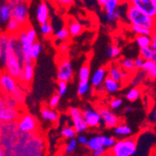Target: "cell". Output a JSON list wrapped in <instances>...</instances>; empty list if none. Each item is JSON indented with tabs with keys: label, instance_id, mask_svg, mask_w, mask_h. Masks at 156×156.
Masks as SVG:
<instances>
[{
	"label": "cell",
	"instance_id": "obj_56",
	"mask_svg": "<svg viewBox=\"0 0 156 156\" xmlns=\"http://www.w3.org/2000/svg\"><path fill=\"white\" fill-rule=\"evenodd\" d=\"M2 3H4V0H0V5H1Z\"/></svg>",
	"mask_w": 156,
	"mask_h": 156
},
{
	"label": "cell",
	"instance_id": "obj_2",
	"mask_svg": "<svg viewBox=\"0 0 156 156\" xmlns=\"http://www.w3.org/2000/svg\"><path fill=\"white\" fill-rule=\"evenodd\" d=\"M126 18L132 25H137L155 30V18L147 15L146 13L131 5H128L126 9Z\"/></svg>",
	"mask_w": 156,
	"mask_h": 156
},
{
	"label": "cell",
	"instance_id": "obj_52",
	"mask_svg": "<svg viewBox=\"0 0 156 156\" xmlns=\"http://www.w3.org/2000/svg\"><path fill=\"white\" fill-rule=\"evenodd\" d=\"M125 110H126L127 112H132V111H134V108L131 107V106H128V107H126Z\"/></svg>",
	"mask_w": 156,
	"mask_h": 156
},
{
	"label": "cell",
	"instance_id": "obj_58",
	"mask_svg": "<svg viewBox=\"0 0 156 156\" xmlns=\"http://www.w3.org/2000/svg\"><path fill=\"white\" fill-rule=\"evenodd\" d=\"M86 156H93L92 154H89V155H86Z\"/></svg>",
	"mask_w": 156,
	"mask_h": 156
},
{
	"label": "cell",
	"instance_id": "obj_17",
	"mask_svg": "<svg viewBox=\"0 0 156 156\" xmlns=\"http://www.w3.org/2000/svg\"><path fill=\"white\" fill-rule=\"evenodd\" d=\"M36 15H37V21L38 22L39 24L49 22L50 9H49V6L47 2L42 1L38 4L37 8V11H36Z\"/></svg>",
	"mask_w": 156,
	"mask_h": 156
},
{
	"label": "cell",
	"instance_id": "obj_48",
	"mask_svg": "<svg viewBox=\"0 0 156 156\" xmlns=\"http://www.w3.org/2000/svg\"><path fill=\"white\" fill-rule=\"evenodd\" d=\"M88 138L85 136H83V135H80L78 137H77V142L78 143H80V144H81V145H84V146H87V144H88Z\"/></svg>",
	"mask_w": 156,
	"mask_h": 156
},
{
	"label": "cell",
	"instance_id": "obj_4",
	"mask_svg": "<svg viewBox=\"0 0 156 156\" xmlns=\"http://www.w3.org/2000/svg\"><path fill=\"white\" fill-rule=\"evenodd\" d=\"M11 7V18L15 19L22 27L26 25L29 20L27 0H7Z\"/></svg>",
	"mask_w": 156,
	"mask_h": 156
},
{
	"label": "cell",
	"instance_id": "obj_19",
	"mask_svg": "<svg viewBox=\"0 0 156 156\" xmlns=\"http://www.w3.org/2000/svg\"><path fill=\"white\" fill-rule=\"evenodd\" d=\"M121 2L119 0H107L102 5L104 11L106 12V19L108 22H112V14L120 7Z\"/></svg>",
	"mask_w": 156,
	"mask_h": 156
},
{
	"label": "cell",
	"instance_id": "obj_29",
	"mask_svg": "<svg viewBox=\"0 0 156 156\" xmlns=\"http://www.w3.org/2000/svg\"><path fill=\"white\" fill-rule=\"evenodd\" d=\"M79 81H87L91 76V67L88 63L83 64L79 70Z\"/></svg>",
	"mask_w": 156,
	"mask_h": 156
},
{
	"label": "cell",
	"instance_id": "obj_35",
	"mask_svg": "<svg viewBox=\"0 0 156 156\" xmlns=\"http://www.w3.org/2000/svg\"><path fill=\"white\" fill-rule=\"evenodd\" d=\"M131 31L136 36H141V35L151 36L153 32H155V30H151V29H149V28L141 27L137 25H132V24H131Z\"/></svg>",
	"mask_w": 156,
	"mask_h": 156
},
{
	"label": "cell",
	"instance_id": "obj_39",
	"mask_svg": "<svg viewBox=\"0 0 156 156\" xmlns=\"http://www.w3.org/2000/svg\"><path fill=\"white\" fill-rule=\"evenodd\" d=\"M76 134L77 133H76V131H75L73 126H66L65 128H63L62 131H61V135L64 137L67 138V139L75 137L76 136Z\"/></svg>",
	"mask_w": 156,
	"mask_h": 156
},
{
	"label": "cell",
	"instance_id": "obj_43",
	"mask_svg": "<svg viewBox=\"0 0 156 156\" xmlns=\"http://www.w3.org/2000/svg\"><path fill=\"white\" fill-rule=\"evenodd\" d=\"M123 104V100L122 98H119V97H116V98H113L112 100L109 102V108L110 109H118L120 108Z\"/></svg>",
	"mask_w": 156,
	"mask_h": 156
},
{
	"label": "cell",
	"instance_id": "obj_50",
	"mask_svg": "<svg viewBox=\"0 0 156 156\" xmlns=\"http://www.w3.org/2000/svg\"><path fill=\"white\" fill-rule=\"evenodd\" d=\"M151 47L156 50V33L155 32H153L151 35Z\"/></svg>",
	"mask_w": 156,
	"mask_h": 156
},
{
	"label": "cell",
	"instance_id": "obj_40",
	"mask_svg": "<svg viewBox=\"0 0 156 156\" xmlns=\"http://www.w3.org/2000/svg\"><path fill=\"white\" fill-rule=\"evenodd\" d=\"M77 145H78V142H77V138L73 137V138H70L68 140V142L66 146V149H65V151L66 153H72L75 151L76 148H77Z\"/></svg>",
	"mask_w": 156,
	"mask_h": 156
},
{
	"label": "cell",
	"instance_id": "obj_23",
	"mask_svg": "<svg viewBox=\"0 0 156 156\" xmlns=\"http://www.w3.org/2000/svg\"><path fill=\"white\" fill-rule=\"evenodd\" d=\"M66 28L68 30L69 36H71V37H78L83 31L82 25L76 20H69V22L67 23Z\"/></svg>",
	"mask_w": 156,
	"mask_h": 156
},
{
	"label": "cell",
	"instance_id": "obj_8",
	"mask_svg": "<svg viewBox=\"0 0 156 156\" xmlns=\"http://www.w3.org/2000/svg\"><path fill=\"white\" fill-rule=\"evenodd\" d=\"M17 120L16 128L20 133L32 134L37 129V121L31 114H23Z\"/></svg>",
	"mask_w": 156,
	"mask_h": 156
},
{
	"label": "cell",
	"instance_id": "obj_13",
	"mask_svg": "<svg viewBox=\"0 0 156 156\" xmlns=\"http://www.w3.org/2000/svg\"><path fill=\"white\" fill-rule=\"evenodd\" d=\"M97 111L101 117V122L107 128H114L117 124H119L120 120L118 116L115 113H113L111 109L105 107H100L97 109Z\"/></svg>",
	"mask_w": 156,
	"mask_h": 156
},
{
	"label": "cell",
	"instance_id": "obj_25",
	"mask_svg": "<svg viewBox=\"0 0 156 156\" xmlns=\"http://www.w3.org/2000/svg\"><path fill=\"white\" fill-rule=\"evenodd\" d=\"M118 64L121 66V67L125 70L126 72H128L129 74L133 75L134 73H136V68L135 66V64H134V60L131 59V58H122L121 59Z\"/></svg>",
	"mask_w": 156,
	"mask_h": 156
},
{
	"label": "cell",
	"instance_id": "obj_46",
	"mask_svg": "<svg viewBox=\"0 0 156 156\" xmlns=\"http://www.w3.org/2000/svg\"><path fill=\"white\" fill-rule=\"evenodd\" d=\"M60 96L56 94H53L51 99H50V101H49V107L51 108H55L56 107H57L60 103Z\"/></svg>",
	"mask_w": 156,
	"mask_h": 156
},
{
	"label": "cell",
	"instance_id": "obj_33",
	"mask_svg": "<svg viewBox=\"0 0 156 156\" xmlns=\"http://www.w3.org/2000/svg\"><path fill=\"white\" fill-rule=\"evenodd\" d=\"M88 93H90V81H79L78 89H77V94L79 96L82 97L86 95Z\"/></svg>",
	"mask_w": 156,
	"mask_h": 156
},
{
	"label": "cell",
	"instance_id": "obj_49",
	"mask_svg": "<svg viewBox=\"0 0 156 156\" xmlns=\"http://www.w3.org/2000/svg\"><path fill=\"white\" fill-rule=\"evenodd\" d=\"M106 152H107V149L104 148V147H102V148H100V149L94 151L92 155H93V156H104Z\"/></svg>",
	"mask_w": 156,
	"mask_h": 156
},
{
	"label": "cell",
	"instance_id": "obj_11",
	"mask_svg": "<svg viewBox=\"0 0 156 156\" xmlns=\"http://www.w3.org/2000/svg\"><path fill=\"white\" fill-rule=\"evenodd\" d=\"M19 118V112L16 108H10L5 96L0 97V121L2 122H14Z\"/></svg>",
	"mask_w": 156,
	"mask_h": 156
},
{
	"label": "cell",
	"instance_id": "obj_9",
	"mask_svg": "<svg viewBox=\"0 0 156 156\" xmlns=\"http://www.w3.org/2000/svg\"><path fill=\"white\" fill-rule=\"evenodd\" d=\"M68 113H69L70 118H71L73 127H74V129L77 134H82L83 132L87 130L88 126L83 119L82 111L80 108L71 107L68 109Z\"/></svg>",
	"mask_w": 156,
	"mask_h": 156
},
{
	"label": "cell",
	"instance_id": "obj_21",
	"mask_svg": "<svg viewBox=\"0 0 156 156\" xmlns=\"http://www.w3.org/2000/svg\"><path fill=\"white\" fill-rule=\"evenodd\" d=\"M41 117L43 120L48 121L51 123H54L58 121L59 119V115L58 112L54 110V108H47V107H43L41 108Z\"/></svg>",
	"mask_w": 156,
	"mask_h": 156
},
{
	"label": "cell",
	"instance_id": "obj_38",
	"mask_svg": "<svg viewBox=\"0 0 156 156\" xmlns=\"http://www.w3.org/2000/svg\"><path fill=\"white\" fill-rule=\"evenodd\" d=\"M121 55V49L116 45H109L107 49V56L110 59H117Z\"/></svg>",
	"mask_w": 156,
	"mask_h": 156
},
{
	"label": "cell",
	"instance_id": "obj_1",
	"mask_svg": "<svg viewBox=\"0 0 156 156\" xmlns=\"http://www.w3.org/2000/svg\"><path fill=\"white\" fill-rule=\"evenodd\" d=\"M0 89L6 94L13 96L19 104L24 101V94L19 86V82L6 71L0 73Z\"/></svg>",
	"mask_w": 156,
	"mask_h": 156
},
{
	"label": "cell",
	"instance_id": "obj_59",
	"mask_svg": "<svg viewBox=\"0 0 156 156\" xmlns=\"http://www.w3.org/2000/svg\"><path fill=\"white\" fill-rule=\"evenodd\" d=\"M153 156H155V155H153Z\"/></svg>",
	"mask_w": 156,
	"mask_h": 156
},
{
	"label": "cell",
	"instance_id": "obj_18",
	"mask_svg": "<svg viewBox=\"0 0 156 156\" xmlns=\"http://www.w3.org/2000/svg\"><path fill=\"white\" fill-rule=\"evenodd\" d=\"M9 45V34L2 32L0 35V69H4Z\"/></svg>",
	"mask_w": 156,
	"mask_h": 156
},
{
	"label": "cell",
	"instance_id": "obj_30",
	"mask_svg": "<svg viewBox=\"0 0 156 156\" xmlns=\"http://www.w3.org/2000/svg\"><path fill=\"white\" fill-rule=\"evenodd\" d=\"M114 133L119 136H130L132 134V128L126 124H117L114 127Z\"/></svg>",
	"mask_w": 156,
	"mask_h": 156
},
{
	"label": "cell",
	"instance_id": "obj_28",
	"mask_svg": "<svg viewBox=\"0 0 156 156\" xmlns=\"http://www.w3.org/2000/svg\"><path fill=\"white\" fill-rule=\"evenodd\" d=\"M87 147H88L89 150L92 151L102 148V147H103V135L95 136L91 137V138L88 140Z\"/></svg>",
	"mask_w": 156,
	"mask_h": 156
},
{
	"label": "cell",
	"instance_id": "obj_22",
	"mask_svg": "<svg viewBox=\"0 0 156 156\" xmlns=\"http://www.w3.org/2000/svg\"><path fill=\"white\" fill-rule=\"evenodd\" d=\"M9 19H11V7L4 2L0 5V24L5 25Z\"/></svg>",
	"mask_w": 156,
	"mask_h": 156
},
{
	"label": "cell",
	"instance_id": "obj_24",
	"mask_svg": "<svg viewBox=\"0 0 156 156\" xmlns=\"http://www.w3.org/2000/svg\"><path fill=\"white\" fill-rule=\"evenodd\" d=\"M139 56L144 61H154L156 62V50L151 46L139 48Z\"/></svg>",
	"mask_w": 156,
	"mask_h": 156
},
{
	"label": "cell",
	"instance_id": "obj_37",
	"mask_svg": "<svg viewBox=\"0 0 156 156\" xmlns=\"http://www.w3.org/2000/svg\"><path fill=\"white\" fill-rule=\"evenodd\" d=\"M136 43L139 48H144L151 46V36L141 35L136 37Z\"/></svg>",
	"mask_w": 156,
	"mask_h": 156
},
{
	"label": "cell",
	"instance_id": "obj_12",
	"mask_svg": "<svg viewBox=\"0 0 156 156\" xmlns=\"http://www.w3.org/2000/svg\"><path fill=\"white\" fill-rule=\"evenodd\" d=\"M126 3L138 9L151 17H156V0H127Z\"/></svg>",
	"mask_w": 156,
	"mask_h": 156
},
{
	"label": "cell",
	"instance_id": "obj_51",
	"mask_svg": "<svg viewBox=\"0 0 156 156\" xmlns=\"http://www.w3.org/2000/svg\"><path fill=\"white\" fill-rule=\"evenodd\" d=\"M151 115L152 116V118H150V121H151L152 122H155V119H156V113H155V109H153V110H152V112L151 113L149 117H151Z\"/></svg>",
	"mask_w": 156,
	"mask_h": 156
},
{
	"label": "cell",
	"instance_id": "obj_16",
	"mask_svg": "<svg viewBox=\"0 0 156 156\" xmlns=\"http://www.w3.org/2000/svg\"><path fill=\"white\" fill-rule=\"evenodd\" d=\"M34 79V61H27L23 63V73L21 78L18 80L19 83L29 84Z\"/></svg>",
	"mask_w": 156,
	"mask_h": 156
},
{
	"label": "cell",
	"instance_id": "obj_42",
	"mask_svg": "<svg viewBox=\"0 0 156 156\" xmlns=\"http://www.w3.org/2000/svg\"><path fill=\"white\" fill-rule=\"evenodd\" d=\"M67 92V82L66 81H58L57 86V94L62 97L64 96Z\"/></svg>",
	"mask_w": 156,
	"mask_h": 156
},
{
	"label": "cell",
	"instance_id": "obj_32",
	"mask_svg": "<svg viewBox=\"0 0 156 156\" xmlns=\"http://www.w3.org/2000/svg\"><path fill=\"white\" fill-rule=\"evenodd\" d=\"M39 31H40V34L44 37H50L53 34V26L50 22L41 23L39 27Z\"/></svg>",
	"mask_w": 156,
	"mask_h": 156
},
{
	"label": "cell",
	"instance_id": "obj_53",
	"mask_svg": "<svg viewBox=\"0 0 156 156\" xmlns=\"http://www.w3.org/2000/svg\"><path fill=\"white\" fill-rule=\"evenodd\" d=\"M0 156H5V152L2 149V146H1V143H0Z\"/></svg>",
	"mask_w": 156,
	"mask_h": 156
},
{
	"label": "cell",
	"instance_id": "obj_44",
	"mask_svg": "<svg viewBox=\"0 0 156 156\" xmlns=\"http://www.w3.org/2000/svg\"><path fill=\"white\" fill-rule=\"evenodd\" d=\"M57 49H58V51L60 54L62 55H66L68 51H69V44L67 43L66 41H63V42H60L57 46Z\"/></svg>",
	"mask_w": 156,
	"mask_h": 156
},
{
	"label": "cell",
	"instance_id": "obj_27",
	"mask_svg": "<svg viewBox=\"0 0 156 156\" xmlns=\"http://www.w3.org/2000/svg\"><path fill=\"white\" fill-rule=\"evenodd\" d=\"M5 25H6V33L9 35H17V33L23 28L20 25V23L13 18L9 19Z\"/></svg>",
	"mask_w": 156,
	"mask_h": 156
},
{
	"label": "cell",
	"instance_id": "obj_20",
	"mask_svg": "<svg viewBox=\"0 0 156 156\" xmlns=\"http://www.w3.org/2000/svg\"><path fill=\"white\" fill-rule=\"evenodd\" d=\"M102 89L108 94H115L122 89V83L107 77L102 84Z\"/></svg>",
	"mask_w": 156,
	"mask_h": 156
},
{
	"label": "cell",
	"instance_id": "obj_55",
	"mask_svg": "<svg viewBox=\"0 0 156 156\" xmlns=\"http://www.w3.org/2000/svg\"><path fill=\"white\" fill-rule=\"evenodd\" d=\"M119 1H120L121 3H125V2H127V0H119Z\"/></svg>",
	"mask_w": 156,
	"mask_h": 156
},
{
	"label": "cell",
	"instance_id": "obj_54",
	"mask_svg": "<svg viewBox=\"0 0 156 156\" xmlns=\"http://www.w3.org/2000/svg\"><path fill=\"white\" fill-rule=\"evenodd\" d=\"M106 1H107V0H97L98 4H99V5H101V6H102V5H103V4H104Z\"/></svg>",
	"mask_w": 156,
	"mask_h": 156
},
{
	"label": "cell",
	"instance_id": "obj_34",
	"mask_svg": "<svg viewBox=\"0 0 156 156\" xmlns=\"http://www.w3.org/2000/svg\"><path fill=\"white\" fill-rule=\"evenodd\" d=\"M54 37L56 40H58L59 42H63V41H66L70 36L66 27H61L54 33Z\"/></svg>",
	"mask_w": 156,
	"mask_h": 156
},
{
	"label": "cell",
	"instance_id": "obj_45",
	"mask_svg": "<svg viewBox=\"0 0 156 156\" xmlns=\"http://www.w3.org/2000/svg\"><path fill=\"white\" fill-rule=\"evenodd\" d=\"M51 1L62 8H69L74 3V0H51Z\"/></svg>",
	"mask_w": 156,
	"mask_h": 156
},
{
	"label": "cell",
	"instance_id": "obj_3",
	"mask_svg": "<svg viewBox=\"0 0 156 156\" xmlns=\"http://www.w3.org/2000/svg\"><path fill=\"white\" fill-rule=\"evenodd\" d=\"M17 38L22 46L24 54V62L33 61L28 55V51H29L30 47L36 41H37V34L36 29L29 23H27L17 33Z\"/></svg>",
	"mask_w": 156,
	"mask_h": 156
},
{
	"label": "cell",
	"instance_id": "obj_26",
	"mask_svg": "<svg viewBox=\"0 0 156 156\" xmlns=\"http://www.w3.org/2000/svg\"><path fill=\"white\" fill-rule=\"evenodd\" d=\"M143 71L151 78V80H155L156 78V62L154 61H144L142 66Z\"/></svg>",
	"mask_w": 156,
	"mask_h": 156
},
{
	"label": "cell",
	"instance_id": "obj_31",
	"mask_svg": "<svg viewBox=\"0 0 156 156\" xmlns=\"http://www.w3.org/2000/svg\"><path fill=\"white\" fill-rule=\"evenodd\" d=\"M42 51V44L39 41H36L35 43L30 47L29 51H28V55L31 58V60L35 61L36 59L38 58V56L40 55Z\"/></svg>",
	"mask_w": 156,
	"mask_h": 156
},
{
	"label": "cell",
	"instance_id": "obj_15",
	"mask_svg": "<svg viewBox=\"0 0 156 156\" xmlns=\"http://www.w3.org/2000/svg\"><path fill=\"white\" fill-rule=\"evenodd\" d=\"M108 77L107 66H101L97 68L95 71L90 76L89 81H91V85L94 88H99L103 84V81Z\"/></svg>",
	"mask_w": 156,
	"mask_h": 156
},
{
	"label": "cell",
	"instance_id": "obj_57",
	"mask_svg": "<svg viewBox=\"0 0 156 156\" xmlns=\"http://www.w3.org/2000/svg\"><path fill=\"white\" fill-rule=\"evenodd\" d=\"M1 33H2V31H1V28H0V35H1Z\"/></svg>",
	"mask_w": 156,
	"mask_h": 156
},
{
	"label": "cell",
	"instance_id": "obj_14",
	"mask_svg": "<svg viewBox=\"0 0 156 156\" xmlns=\"http://www.w3.org/2000/svg\"><path fill=\"white\" fill-rule=\"evenodd\" d=\"M82 111V116L83 119L86 122L88 128H95V127L100 126L101 124V117L99 115V113L96 109H94L92 107H87L85 108Z\"/></svg>",
	"mask_w": 156,
	"mask_h": 156
},
{
	"label": "cell",
	"instance_id": "obj_6",
	"mask_svg": "<svg viewBox=\"0 0 156 156\" xmlns=\"http://www.w3.org/2000/svg\"><path fill=\"white\" fill-rule=\"evenodd\" d=\"M110 149L112 156H134L137 151L136 140L134 137L121 139Z\"/></svg>",
	"mask_w": 156,
	"mask_h": 156
},
{
	"label": "cell",
	"instance_id": "obj_41",
	"mask_svg": "<svg viewBox=\"0 0 156 156\" xmlns=\"http://www.w3.org/2000/svg\"><path fill=\"white\" fill-rule=\"evenodd\" d=\"M116 139L112 136H103V147L106 149H110L113 147V145L115 144Z\"/></svg>",
	"mask_w": 156,
	"mask_h": 156
},
{
	"label": "cell",
	"instance_id": "obj_7",
	"mask_svg": "<svg viewBox=\"0 0 156 156\" xmlns=\"http://www.w3.org/2000/svg\"><path fill=\"white\" fill-rule=\"evenodd\" d=\"M74 78L72 63L67 57H61L57 65V80L58 81L70 82Z\"/></svg>",
	"mask_w": 156,
	"mask_h": 156
},
{
	"label": "cell",
	"instance_id": "obj_36",
	"mask_svg": "<svg viewBox=\"0 0 156 156\" xmlns=\"http://www.w3.org/2000/svg\"><path fill=\"white\" fill-rule=\"evenodd\" d=\"M140 94H141L140 89L137 88L136 86H135V87L131 88L128 92H127L125 97H126V99H127L128 101H130V102H135V101H136L137 99L139 98Z\"/></svg>",
	"mask_w": 156,
	"mask_h": 156
},
{
	"label": "cell",
	"instance_id": "obj_10",
	"mask_svg": "<svg viewBox=\"0 0 156 156\" xmlns=\"http://www.w3.org/2000/svg\"><path fill=\"white\" fill-rule=\"evenodd\" d=\"M107 70H108V77L120 83L128 81V80L132 76L128 72H126L125 70H123L121 67V66L118 64V62H112L108 66H107Z\"/></svg>",
	"mask_w": 156,
	"mask_h": 156
},
{
	"label": "cell",
	"instance_id": "obj_47",
	"mask_svg": "<svg viewBox=\"0 0 156 156\" xmlns=\"http://www.w3.org/2000/svg\"><path fill=\"white\" fill-rule=\"evenodd\" d=\"M134 64H135V66L136 68L138 70V69H141L142 68V66L144 64V60L140 57V56H138V57H136V59H134Z\"/></svg>",
	"mask_w": 156,
	"mask_h": 156
},
{
	"label": "cell",
	"instance_id": "obj_5",
	"mask_svg": "<svg viewBox=\"0 0 156 156\" xmlns=\"http://www.w3.org/2000/svg\"><path fill=\"white\" fill-rule=\"evenodd\" d=\"M5 71L16 79L17 81L21 78L22 73H23V64L19 61L17 56L14 53L11 43L9 41V45H8V50H7V55H6V62H5V66H4Z\"/></svg>",
	"mask_w": 156,
	"mask_h": 156
}]
</instances>
